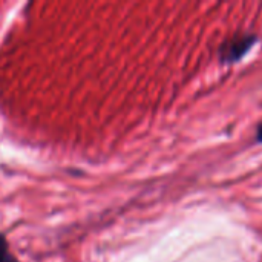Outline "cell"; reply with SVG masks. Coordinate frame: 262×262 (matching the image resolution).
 <instances>
[{"label":"cell","instance_id":"1","mask_svg":"<svg viewBox=\"0 0 262 262\" xmlns=\"http://www.w3.org/2000/svg\"><path fill=\"white\" fill-rule=\"evenodd\" d=\"M258 41L255 34H236L226 40L220 48V60L223 64H232L239 61Z\"/></svg>","mask_w":262,"mask_h":262},{"label":"cell","instance_id":"2","mask_svg":"<svg viewBox=\"0 0 262 262\" xmlns=\"http://www.w3.org/2000/svg\"><path fill=\"white\" fill-rule=\"evenodd\" d=\"M0 262H17L14 255L9 252L8 241L5 239L3 235H0Z\"/></svg>","mask_w":262,"mask_h":262},{"label":"cell","instance_id":"3","mask_svg":"<svg viewBox=\"0 0 262 262\" xmlns=\"http://www.w3.org/2000/svg\"><path fill=\"white\" fill-rule=\"evenodd\" d=\"M256 141L262 143V123L258 126V130H256Z\"/></svg>","mask_w":262,"mask_h":262}]
</instances>
